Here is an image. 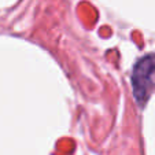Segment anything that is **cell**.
<instances>
[{
  "mask_svg": "<svg viewBox=\"0 0 155 155\" xmlns=\"http://www.w3.org/2000/svg\"><path fill=\"white\" fill-rule=\"evenodd\" d=\"M155 78V55H147L137 62L132 74L133 92L140 104L148 99Z\"/></svg>",
  "mask_w": 155,
  "mask_h": 155,
  "instance_id": "1",
  "label": "cell"
}]
</instances>
